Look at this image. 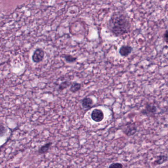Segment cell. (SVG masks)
<instances>
[{
  "label": "cell",
  "instance_id": "14",
  "mask_svg": "<svg viewBox=\"0 0 168 168\" xmlns=\"http://www.w3.org/2000/svg\"><path fill=\"white\" fill-rule=\"evenodd\" d=\"M163 39L165 41V42L167 44H168V30H167L166 31H165V33L163 35Z\"/></svg>",
  "mask_w": 168,
  "mask_h": 168
},
{
  "label": "cell",
  "instance_id": "6",
  "mask_svg": "<svg viewBox=\"0 0 168 168\" xmlns=\"http://www.w3.org/2000/svg\"><path fill=\"white\" fill-rule=\"evenodd\" d=\"M44 52L41 49H37L35 51L32 56L33 61L35 63H40L44 58Z\"/></svg>",
  "mask_w": 168,
  "mask_h": 168
},
{
  "label": "cell",
  "instance_id": "7",
  "mask_svg": "<svg viewBox=\"0 0 168 168\" xmlns=\"http://www.w3.org/2000/svg\"><path fill=\"white\" fill-rule=\"evenodd\" d=\"M93 104V100L90 97H86L81 101V105L84 109H90Z\"/></svg>",
  "mask_w": 168,
  "mask_h": 168
},
{
  "label": "cell",
  "instance_id": "8",
  "mask_svg": "<svg viewBox=\"0 0 168 168\" xmlns=\"http://www.w3.org/2000/svg\"><path fill=\"white\" fill-rule=\"evenodd\" d=\"M167 160H168V157L166 155H160L157 156V159L153 163V165L154 166L161 165L162 164L166 162Z\"/></svg>",
  "mask_w": 168,
  "mask_h": 168
},
{
  "label": "cell",
  "instance_id": "11",
  "mask_svg": "<svg viewBox=\"0 0 168 168\" xmlns=\"http://www.w3.org/2000/svg\"><path fill=\"white\" fill-rule=\"evenodd\" d=\"M63 57L65 59L66 61L68 63H73L76 62L77 60V58L72 56L71 55H64Z\"/></svg>",
  "mask_w": 168,
  "mask_h": 168
},
{
  "label": "cell",
  "instance_id": "2",
  "mask_svg": "<svg viewBox=\"0 0 168 168\" xmlns=\"http://www.w3.org/2000/svg\"><path fill=\"white\" fill-rule=\"evenodd\" d=\"M124 134L128 137L134 136L137 132V127L135 124L131 122L125 124L121 128Z\"/></svg>",
  "mask_w": 168,
  "mask_h": 168
},
{
  "label": "cell",
  "instance_id": "4",
  "mask_svg": "<svg viewBox=\"0 0 168 168\" xmlns=\"http://www.w3.org/2000/svg\"><path fill=\"white\" fill-rule=\"evenodd\" d=\"M91 117L93 121L98 123L103 121L104 118V114L101 109H95L92 111Z\"/></svg>",
  "mask_w": 168,
  "mask_h": 168
},
{
  "label": "cell",
  "instance_id": "12",
  "mask_svg": "<svg viewBox=\"0 0 168 168\" xmlns=\"http://www.w3.org/2000/svg\"><path fill=\"white\" fill-rule=\"evenodd\" d=\"M71 83H72L71 82L68 81V80L63 81L59 85V87H58V90L59 91H63L66 89L68 88L71 85Z\"/></svg>",
  "mask_w": 168,
  "mask_h": 168
},
{
  "label": "cell",
  "instance_id": "5",
  "mask_svg": "<svg viewBox=\"0 0 168 168\" xmlns=\"http://www.w3.org/2000/svg\"><path fill=\"white\" fill-rule=\"evenodd\" d=\"M133 48L129 45H123L120 47L119 49V53L120 56L123 57H126L131 54L132 52Z\"/></svg>",
  "mask_w": 168,
  "mask_h": 168
},
{
  "label": "cell",
  "instance_id": "10",
  "mask_svg": "<svg viewBox=\"0 0 168 168\" xmlns=\"http://www.w3.org/2000/svg\"><path fill=\"white\" fill-rule=\"evenodd\" d=\"M52 143H48L42 146L40 150H39V153L40 154H44L47 152L48 150H49L50 146L52 145Z\"/></svg>",
  "mask_w": 168,
  "mask_h": 168
},
{
  "label": "cell",
  "instance_id": "3",
  "mask_svg": "<svg viewBox=\"0 0 168 168\" xmlns=\"http://www.w3.org/2000/svg\"><path fill=\"white\" fill-rule=\"evenodd\" d=\"M158 109L156 106L154 104L148 103L145 105V108L141 111V114L146 116H154L157 114Z\"/></svg>",
  "mask_w": 168,
  "mask_h": 168
},
{
  "label": "cell",
  "instance_id": "1",
  "mask_svg": "<svg viewBox=\"0 0 168 168\" xmlns=\"http://www.w3.org/2000/svg\"><path fill=\"white\" fill-rule=\"evenodd\" d=\"M107 28L116 37H120L129 34L132 28L129 16L121 11L114 12L108 21Z\"/></svg>",
  "mask_w": 168,
  "mask_h": 168
},
{
  "label": "cell",
  "instance_id": "9",
  "mask_svg": "<svg viewBox=\"0 0 168 168\" xmlns=\"http://www.w3.org/2000/svg\"><path fill=\"white\" fill-rule=\"evenodd\" d=\"M70 86V91L73 93H76V92L79 91L81 88V84L77 82H73V83H71Z\"/></svg>",
  "mask_w": 168,
  "mask_h": 168
},
{
  "label": "cell",
  "instance_id": "13",
  "mask_svg": "<svg viewBox=\"0 0 168 168\" xmlns=\"http://www.w3.org/2000/svg\"><path fill=\"white\" fill-rule=\"evenodd\" d=\"M109 168H123V166L121 163H113L109 165Z\"/></svg>",
  "mask_w": 168,
  "mask_h": 168
}]
</instances>
